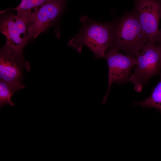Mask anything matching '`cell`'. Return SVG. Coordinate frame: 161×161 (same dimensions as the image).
Instances as JSON below:
<instances>
[{"label": "cell", "mask_w": 161, "mask_h": 161, "mask_svg": "<svg viewBox=\"0 0 161 161\" xmlns=\"http://www.w3.org/2000/svg\"><path fill=\"white\" fill-rule=\"evenodd\" d=\"M80 21L82 27L79 33L68 43V45L78 52L83 46L87 47L97 58H104L111 47L113 35V26L93 21L86 16Z\"/></svg>", "instance_id": "6da1fadb"}, {"label": "cell", "mask_w": 161, "mask_h": 161, "mask_svg": "<svg viewBox=\"0 0 161 161\" xmlns=\"http://www.w3.org/2000/svg\"><path fill=\"white\" fill-rule=\"evenodd\" d=\"M149 42L136 10L121 18L115 26H113L111 48L122 50L136 58L138 53Z\"/></svg>", "instance_id": "7a4b0ae2"}, {"label": "cell", "mask_w": 161, "mask_h": 161, "mask_svg": "<svg viewBox=\"0 0 161 161\" xmlns=\"http://www.w3.org/2000/svg\"><path fill=\"white\" fill-rule=\"evenodd\" d=\"M136 59L137 64L128 81L134 85L135 91L140 92L150 78L161 72V48L158 44L148 42L138 53Z\"/></svg>", "instance_id": "3957f363"}, {"label": "cell", "mask_w": 161, "mask_h": 161, "mask_svg": "<svg viewBox=\"0 0 161 161\" xmlns=\"http://www.w3.org/2000/svg\"><path fill=\"white\" fill-rule=\"evenodd\" d=\"M141 27L149 42L156 44L161 41L159 25L161 19V0H134Z\"/></svg>", "instance_id": "277c9868"}, {"label": "cell", "mask_w": 161, "mask_h": 161, "mask_svg": "<svg viewBox=\"0 0 161 161\" xmlns=\"http://www.w3.org/2000/svg\"><path fill=\"white\" fill-rule=\"evenodd\" d=\"M104 58L108 63L109 73V87L103 99V103L106 101L112 84H120L129 82L131 70L137 63L136 58L123 55L114 48H111Z\"/></svg>", "instance_id": "5b68a950"}, {"label": "cell", "mask_w": 161, "mask_h": 161, "mask_svg": "<svg viewBox=\"0 0 161 161\" xmlns=\"http://www.w3.org/2000/svg\"><path fill=\"white\" fill-rule=\"evenodd\" d=\"M30 70L28 61L23 53L18 52L4 45L0 52V78L5 82L17 84L22 83L24 69Z\"/></svg>", "instance_id": "8992f818"}, {"label": "cell", "mask_w": 161, "mask_h": 161, "mask_svg": "<svg viewBox=\"0 0 161 161\" xmlns=\"http://www.w3.org/2000/svg\"><path fill=\"white\" fill-rule=\"evenodd\" d=\"M27 24L22 18L13 14L4 16L0 22V32L6 37L5 46L17 52L22 53L29 41Z\"/></svg>", "instance_id": "52a82bcc"}, {"label": "cell", "mask_w": 161, "mask_h": 161, "mask_svg": "<svg viewBox=\"0 0 161 161\" xmlns=\"http://www.w3.org/2000/svg\"><path fill=\"white\" fill-rule=\"evenodd\" d=\"M65 0H49L33 16L27 27L28 40L36 38L52 25L60 16Z\"/></svg>", "instance_id": "ba28073f"}, {"label": "cell", "mask_w": 161, "mask_h": 161, "mask_svg": "<svg viewBox=\"0 0 161 161\" xmlns=\"http://www.w3.org/2000/svg\"><path fill=\"white\" fill-rule=\"evenodd\" d=\"M49 0H22L20 4L14 8L17 15L27 22L28 27L40 9Z\"/></svg>", "instance_id": "9c48e42d"}, {"label": "cell", "mask_w": 161, "mask_h": 161, "mask_svg": "<svg viewBox=\"0 0 161 161\" xmlns=\"http://www.w3.org/2000/svg\"><path fill=\"white\" fill-rule=\"evenodd\" d=\"M0 80V108L6 105L14 106L11 100L12 96L19 90L25 88V86L22 83H12Z\"/></svg>", "instance_id": "30bf717a"}, {"label": "cell", "mask_w": 161, "mask_h": 161, "mask_svg": "<svg viewBox=\"0 0 161 161\" xmlns=\"http://www.w3.org/2000/svg\"><path fill=\"white\" fill-rule=\"evenodd\" d=\"M159 75L160 81L150 96L141 102L134 103L133 104L140 105L143 107L154 108L161 111V72Z\"/></svg>", "instance_id": "8fae6325"}, {"label": "cell", "mask_w": 161, "mask_h": 161, "mask_svg": "<svg viewBox=\"0 0 161 161\" xmlns=\"http://www.w3.org/2000/svg\"><path fill=\"white\" fill-rule=\"evenodd\" d=\"M158 44L160 47L161 48V41L158 44Z\"/></svg>", "instance_id": "7c38bea8"}]
</instances>
